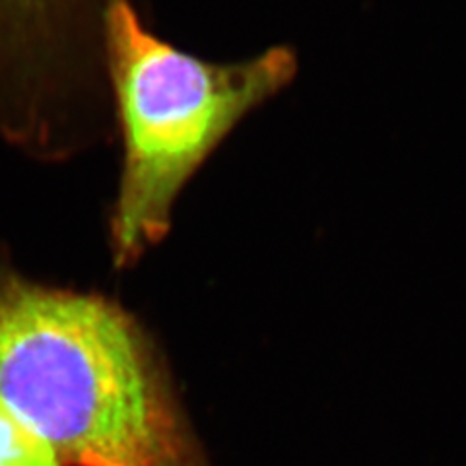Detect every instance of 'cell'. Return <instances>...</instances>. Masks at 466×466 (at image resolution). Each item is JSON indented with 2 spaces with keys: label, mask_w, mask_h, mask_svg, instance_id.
Returning a JSON list of instances; mask_svg holds the SVG:
<instances>
[{
  "label": "cell",
  "mask_w": 466,
  "mask_h": 466,
  "mask_svg": "<svg viewBox=\"0 0 466 466\" xmlns=\"http://www.w3.org/2000/svg\"><path fill=\"white\" fill-rule=\"evenodd\" d=\"M106 37L125 144L111 249L116 265H133L169 231L175 198L208 154L296 75V56L276 47L202 61L150 34L128 0L109 3Z\"/></svg>",
  "instance_id": "obj_2"
},
{
  "label": "cell",
  "mask_w": 466,
  "mask_h": 466,
  "mask_svg": "<svg viewBox=\"0 0 466 466\" xmlns=\"http://www.w3.org/2000/svg\"><path fill=\"white\" fill-rule=\"evenodd\" d=\"M66 0H0V63L35 55Z\"/></svg>",
  "instance_id": "obj_3"
},
{
  "label": "cell",
  "mask_w": 466,
  "mask_h": 466,
  "mask_svg": "<svg viewBox=\"0 0 466 466\" xmlns=\"http://www.w3.org/2000/svg\"><path fill=\"white\" fill-rule=\"evenodd\" d=\"M0 399L63 466H210L171 379L115 303L0 267Z\"/></svg>",
  "instance_id": "obj_1"
},
{
  "label": "cell",
  "mask_w": 466,
  "mask_h": 466,
  "mask_svg": "<svg viewBox=\"0 0 466 466\" xmlns=\"http://www.w3.org/2000/svg\"><path fill=\"white\" fill-rule=\"evenodd\" d=\"M0 466H63L51 449L0 399Z\"/></svg>",
  "instance_id": "obj_4"
}]
</instances>
